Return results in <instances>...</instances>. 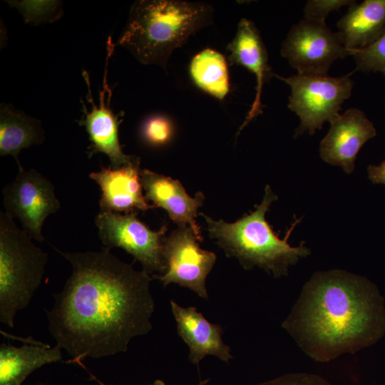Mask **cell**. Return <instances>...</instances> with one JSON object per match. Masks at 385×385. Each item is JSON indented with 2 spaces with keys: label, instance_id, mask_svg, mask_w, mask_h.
<instances>
[{
  "label": "cell",
  "instance_id": "obj_27",
  "mask_svg": "<svg viewBox=\"0 0 385 385\" xmlns=\"http://www.w3.org/2000/svg\"><path fill=\"white\" fill-rule=\"evenodd\" d=\"M209 381H210V379H205V380H200L197 385H206L208 383Z\"/></svg>",
  "mask_w": 385,
  "mask_h": 385
},
{
  "label": "cell",
  "instance_id": "obj_20",
  "mask_svg": "<svg viewBox=\"0 0 385 385\" xmlns=\"http://www.w3.org/2000/svg\"><path fill=\"white\" fill-rule=\"evenodd\" d=\"M190 74L194 83L201 90L223 100L229 87V76L227 62L219 52L206 48L192 59Z\"/></svg>",
  "mask_w": 385,
  "mask_h": 385
},
{
  "label": "cell",
  "instance_id": "obj_5",
  "mask_svg": "<svg viewBox=\"0 0 385 385\" xmlns=\"http://www.w3.org/2000/svg\"><path fill=\"white\" fill-rule=\"evenodd\" d=\"M6 212H0V322L13 327L40 286L48 255Z\"/></svg>",
  "mask_w": 385,
  "mask_h": 385
},
{
  "label": "cell",
  "instance_id": "obj_7",
  "mask_svg": "<svg viewBox=\"0 0 385 385\" xmlns=\"http://www.w3.org/2000/svg\"><path fill=\"white\" fill-rule=\"evenodd\" d=\"M138 212L101 210L95 218L99 238L106 248L120 247L131 255L149 274L165 272L163 255L167 226L150 230L137 217Z\"/></svg>",
  "mask_w": 385,
  "mask_h": 385
},
{
  "label": "cell",
  "instance_id": "obj_8",
  "mask_svg": "<svg viewBox=\"0 0 385 385\" xmlns=\"http://www.w3.org/2000/svg\"><path fill=\"white\" fill-rule=\"evenodd\" d=\"M281 54L297 74L327 75L332 63L351 55L338 32L325 23L304 19L294 25L282 43Z\"/></svg>",
  "mask_w": 385,
  "mask_h": 385
},
{
  "label": "cell",
  "instance_id": "obj_23",
  "mask_svg": "<svg viewBox=\"0 0 385 385\" xmlns=\"http://www.w3.org/2000/svg\"><path fill=\"white\" fill-rule=\"evenodd\" d=\"M355 1L349 0H309L304 9V19L325 23L329 13L339 10L344 6H350Z\"/></svg>",
  "mask_w": 385,
  "mask_h": 385
},
{
  "label": "cell",
  "instance_id": "obj_15",
  "mask_svg": "<svg viewBox=\"0 0 385 385\" xmlns=\"http://www.w3.org/2000/svg\"><path fill=\"white\" fill-rule=\"evenodd\" d=\"M228 61L230 65L247 68L256 77V95L250 111L237 134L253 118L262 113L261 96L263 84L273 76L268 63V54L260 34L254 23L245 18L237 25L236 34L228 43Z\"/></svg>",
  "mask_w": 385,
  "mask_h": 385
},
{
  "label": "cell",
  "instance_id": "obj_10",
  "mask_svg": "<svg viewBox=\"0 0 385 385\" xmlns=\"http://www.w3.org/2000/svg\"><path fill=\"white\" fill-rule=\"evenodd\" d=\"M198 241L190 227H178L165 239V272L153 277L160 280L163 287L175 283L207 299L205 282L217 257L214 252L200 248Z\"/></svg>",
  "mask_w": 385,
  "mask_h": 385
},
{
  "label": "cell",
  "instance_id": "obj_1",
  "mask_svg": "<svg viewBox=\"0 0 385 385\" xmlns=\"http://www.w3.org/2000/svg\"><path fill=\"white\" fill-rule=\"evenodd\" d=\"M72 272L47 311L48 331L72 357L66 363L125 352L130 340L147 334L155 302L152 277L110 250L63 252Z\"/></svg>",
  "mask_w": 385,
  "mask_h": 385
},
{
  "label": "cell",
  "instance_id": "obj_16",
  "mask_svg": "<svg viewBox=\"0 0 385 385\" xmlns=\"http://www.w3.org/2000/svg\"><path fill=\"white\" fill-rule=\"evenodd\" d=\"M170 307L178 333L189 347L191 363L198 366L207 355L225 362L232 359L230 346L222 340L220 325L210 322L195 307H183L172 299Z\"/></svg>",
  "mask_w": 385,
  "mask_h": 385
},
{
  "label": "cell",
  "instance_id": "obj_21",
  "mask_svg": "<svg viewBox=\"0 0 385 385\" xmlns=\"http://www.w3.org/2000/svg\"><path fill=\"white\" fill-rule=\"evenodd\" d=\"M350 51L356 62L355 71H380L385 74V29L370 45Z\"/></svg>",
  "mask_w": 385,
  "mask_h": 385
},
{
  "label": "cell",
  "instance_id": "obj_3",
  "mask_svg": "<svg viewBox=\"0 0 385 385\" xmlns=\"http://www.w3.org/2000/svg\"><path fill=\"white\" fill-rule=\"evenodd\" d=\"M212 6L182 0H138L130 6L117 44L141 63L165 71L173 51L212 23Z\"/></svg>",
  "mask_w": 385,
  "mask_h": 385
},
{
  "label": "cell",
  "instance_id": "obj_19",
  "mask_svg": "<svg viewBox=\"0 0 385 385\" xmlns=\"http://www.w3.org/2000/svg\"><path fill=\"white\" fill-rule=\"evenodd\" d=\"M41 122L12 106L2 103L0 107V155H12L19 168H23L18 159L22 149L43 142Z\"/></svg>",
  "mask_w": 385,
  "mask_h": 385
},
{
  "label": "cell",
  "instance_id": "obj_12",
  "mask_svg": "<svg viewBox=\"0 0 385 385\" xmlns=\"http://www.w3.org/2000/svg\"><path fill=\"white\" fill-rule=\"evenodd\" d=\"M330 125L320 143V157L350 174L354 169L357 153L366 141L376 136V128L365 113L355 108L346 110Z\"/></svg>",
  "mask_w": 385,
  "mask_h": 385
},
{
  "label": "cell",
  "instance_id": "obj_17",
  "mask_svg": "<svg viewBox=\"0 0 385 385\" xmlns=\"http://www.w3.org/2000/svg\"><path fill=\"white\" fill-rule=\"evenodd\" d=\"M346 48L359 49L375 41L385 29V0H365L351 4L337 22Z\"/></svg>",
  "mask_w": 385,
  "mask_h": 385
},
{
  "label": "cell",
  "instance_id": "obj_28",
  "mask_svg": "<svg viewBox=\"0 0 385 385\" xmlns=\"http://www.w3.org/2000/svg\"><path fill=\"white\" fill-rule=\"evenodd\" d=\"M39 385H45V384H40Z\"/></svg>",
  "mask_w": 385,
  "mask_h": 385
},
{
  "label": "cell",
  "instance_id": "obj_4",
  "mask_svg": "<svg viewBox=\"0 0 385 385\" xmlns=\"http://www.w3.org/2000/svg\"><path fill=\"white\" fill-rule=\"evenodd\" d=\"M277 198L267 185L263 200L255 205V210L232 223L214 220L200 213L207 222L210 237L215 240L227 256L237 259L245 269L258 266L272 273L274 277L287 275L289 266L310 254L304 242L298 247H292L288 243L301 218L294 220L283 239L279 238L265 219L270 205Z\"/></svg>",
  "mask_w": 385,
  "mask_h": 385
},
{
  "label": "cell",
  "instance_id": "obj_2",
  "mask_svg": "<svg viewBox=\"0 0 385 385\" xmlns=\"http://www.w3.org/2000/svg\"><path fill=\"white\" fill-rule=\"evenodd\" d=\"M282 326L307 355L329 361L383 337V298L365 277L340 270L318 272L304 284Z\"/></svg>",
  "mask_w": 385,
  "mask_h": 385
},
{
  "label": "cell",
  "instance_id": "obj_6",
  "mask_svg": "<svg viewBox=\"0 0 385 385\" xmlns=\"http://www.w3.org/2000/svg\"><path fill=\"white\" fill-rule=\"evenodd\" d=\"M351 74L340 77L304 74L282 77L274 74L291 88L288 108L300 119L294 137L306 130L312 135L324 122L330 123L340 115L342 104L351 94Z\"/></svg>",
  "mask_w": 385,
  "mask_h": 385
},
{
  "label": "cell",
  "instance_id": "obj_18",
  "mask_svg": "<svg viewBox=\"0 0 385 385\" xmlns=\"http://www.w3.org/2000/svg\"><path fill=\"white\" fill-rule=\"evenodd\" d=\"M61 349L32 342L17 347L0 345V385H21L37 369L61 360Z\"/></svg>",
  "mask_w": 385,
  "mask_h": 385
},
{
  "label": "cell",
  "instance_id": "obj_26",
  "mask_svg": "<svg viewBox=\"0 0 385 385\" xmlns=\"http://www.w3.org/2000/svg\"><path fill=\"white\" fill-rule=\"evenodd\" d=\"M76 364L80 365L82 368H83L90 375V379L95 380L99 385H105L101 381H100L93 374H92L88 369L84 366L83 362L81 361L76 362ZM147 385H165V382L160 379H156L153 382L147 384Z\"/></svg>",
  "mask_w": 385,
  "mask_h": 385
},
{
  "label": "cell",
  "instance_id": "obj_25",
  "mask_svg": "<svg viewBox=\"0 0 385 385\" xmlns=\"http://www.w3.org/2000/svg\"><path fill=\"white\" fill-rule=\"evenodd\" d=\"M367 171L369 178L373 183L385 185V160L379 165H369Z\"/></svg>",
  "mask_w": 385,
  "mask_h": 385
},
{
  "label": "cell",
  "instance_id": "obj_11",
  "mask_svg": "<svg viewBox=\"0 0 385 385\" xmlns=\"http://www.w3.org/2000/svg\"><path fill=\"white\" fill-rule=\"evenodd\" d=\"M115 46L112 38L108 37L103 87L102 90H99L98 106L96 105L91 95L89 75L86 70L82 72L88 88L86 98L91 104V110L88 111L84 102L81 101L83 115L78 120V124L85 127L91 142L88 148L89 157L97 153H104L108 157L110 167L112 168L130 164L138 158L123 153L118 138V127L123 119L118 120V115L114 114L111 108L112 89L108 85L107 75L109 58L113 53Z\"/></svg>",
  "mask_w": 385,
  "mask_h": 385
},
{
  "label": "cell",
  "instance_id": "obj_14",
  "mask_svg": "<svg viewBox=\"0 0 385 385\" xmlns=\"http://www.w3.org/2000/svg\"><path fill=\"white\" fill-rule=\"evenodd\" d=\"M140 182L147 200L165 210L170 220L178 227H190L199 240L202 241L195 220L198 208L205 199L202 192H197L192 197L179 180L148 169L141 170Z\"/></svg>",
  "mask_w": 385,
  "mask_h": 385
},
{
  "label": "cell",
  "instance_id": "obj_13",
  "mask_svg": "<svg viewBox=\"0 0 385 385\" xmlns=\"http://www.w3.org/2000/svg\"><path fill=\"white\" fill-rule=\"evenodd\" d=\"M140 158L118 168H102L89 174L101 190V210L115 212H138L156 207L148 202L140 182Z\"/></svg>",
  "mask_w": 385,
  "mask_h": 385
},
{
  "label": "cell",
  "instance_id": "obj_9",
  "mask_svg": "<svg viewBox=\"0 0 385 385\" xmlns=\"http://www.w3.org/2000/svg\"><path fill=\"white\" fill-rule=\"evenodd\" d=\"M2 193L5 212L17 218L32 239L44 241L43 222L61 207L51 181L35 169L21 168Z\"/></svg>",
  "mask_w": 385,
  "mask_h": 385
},
{
  "label": "cell",
  "instance_id": "obj_22",
  "mask_svg": "<svg viewBox=\"0 0 385 385\" xmlns=\"http://www.w3.org/2000/svg\"><path fill=\"white\" fill-rule=\"evenodd\" d=\"M172 135V125L163 116L148 118L142 127V136L151 145H163L169 142Z\"/></svg>",
  "mask_w": 385,
  "mask_h": 385
},
{
  "label": "cell",
  "instance_id": "obj_24",
  "mask_svg": "<svg viewBox=\"0 0 385 385\" xmlns=\"http://www.w3.org/2000/svg\"><path fill=\"white\" fill-rule=\"evenodd\" d=\"M257 385H332L324 378L307 373H289Z\"/></svg>",
  "mask_w": 385,
  "mask_h": 385
}]
</instances>
